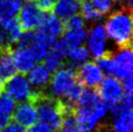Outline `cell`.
Returning a JSON list of instances; mask_svg holds the SVG:
<instances>
[{
    "instance_id": "7402d4cb",
    "label": "cell",
    "mask_w": 133,
    "mask_h": 132,
    "mask_svg": "<svg viewBox=\"0 0 133 132\" xmlns=\"http://www.w3.org/2000/svg\"><path fill=\"white\" fill-rule=\"evenodd\" d=\"M16 102L5 93L0 94V129L12 121Z\"/></svg>"
},
{
    "instance_id": "6da1fadb",
    "label": "cell",
    "mask_w": 133,
    "mask_h": 132,
    "mask_svg": "<svg viewBox=\"0 0 133 132\" xmlns=\"http://www.w3.org/2000/svg\"><path fill=\"white\" fill-rule=\"evenodd\" d=\"M109 109L94 88H84L74 107L77 132H94L106 117Z\"/></svg>"
},
{
    "instance_id": "5b68a950",
    "label": "cell",
    "mask_w": 133,
    "mask_h": 132,
    "mask_svg": "<svg viewBox=\"0 0 133 132\" xmlns=\"http://www.w3.org/2000/svg\"><path fill=\"white\" fill-rule=\"evenodd\" d=\"M34 101L37 108L38 121L49 125L54 130H57L60 127L63 117L67 112H73L68 110L61 100L50 95L39 94Z\"/></svg>"
},
{
    "instance_id": "d4e9b609",
    "label": "cell",
    "mask_w": 133,
    "mask_h": 132,
    "mask_svg": "<svg viewBox=\"0 0 133 132\" xmlns=\"http://www.w3.org/2000/svg\"><path fill=\"white\" fill-rule=\"evenodd\" d=\"M89 1L102 17L111 13L115 6L118 5L117 0H89Z\"/></svg>"
},
{
    "instance_id": "30bf717a",
    "label": "cell",
    "mask_w": 133,
    "mask_h": 132,
    "mask_svg": "<svg viewBox=\"0 0 133 132\" xmlns=\"http://www.w3.org/2000/svg\"><path fill=\"white\" fill-rule=\"evenodd\" d=\"M97 88L98 95L106 104L109 110L121 102L122 96L124 94L122 81L111 76H107L106 78L104 77Z\"/></svg>"
},
{
    "instance_id": "f1b7e54d",
    "label": "cell",
    "mask_w": 133,
    "mask_h": 132,
    "mask_svg": "<svg viewBox=\"0 0 133 132\" xmlns=\"http://www.w3.org/2000/svg\"><path fill=\"white\" fill-rule=\"evenodd\" d=\"M56 0H36V4L42 11L46 13V12L52 10V8L56 4Z\"/></svg>"
},
{
    "instance_id": "ac0fdd59",
    "label": "cell",
    "mask_w": 133,
    "mask_h": 132,
    "mask_svg": "<svg viewBox=\"0 0 133 132\" xmlns=\"http://www.w3.org/2000/svg\"><path fill=\"white\" fill-rule=\"evenodd\" d=\"M82 0H56L52 8L55 16L62 21H67L79 15Z\"/></svg>"
},
{
    "instance_id": "9a60e30c",
    "label": "cell",
    "mask_w": 133,
    "mask_h": 132,
    "mask_svg": "<svg viewBox=\"0 0 133 132\" xmlns=\"http://www.w3.org/2000/svg\"><path fill=\"white\" fill-rule=\"evenodd\" d=\"M22 33L23 30L17 18L0 23V42L3 46L17 44Z\"/></svg>"
},
{
    "instance_id": "e0dca14e",
    "label": "cell",
    "mask_w": 133,
    "mask_h": 132,
    "mask_svg": "<svg viewBox=\"0 0 133 132\" xmlns=\"http://www.w3.org/2000/svg\"><path fill=\"white\" fill-rule=\"evenodd\" d=\"M64 22L55 15H46L38 30L52 40H58L64 32Z\"/></svg>"
},
{
    "instance_id": "83f0119b",
    "label": "cell",
    "mask_w": 133,
    "mask_h": 132,
    "mask_svg": "<svg viewBox=\"0 0 133 132\" xmlns=\"http://www.w3.org/2000/svg\"><path fill=\"white\" fill-rule=\"evenodd\" d=\"M0 132H25L24 127H22V125H19L17 122H9L7 125H5L4 127L0 129Z\"/></svg>"
},
{
    "instance_id": "2e32d148",
    "label": "cell",
    "mask_w": 133,
    "mask_h": 132,
    "mask_svg": "<svg viewBox=\"0 0 133 132\" xmlns=\"http://www.w3.org/2000/svg\"><path fill=\"white\" fill-rule=\"evenodd\" d=\"M26 77L34 89L40 91L48 87L52 77V72L44 64L37 63L27 72Z\"/></svg>"
},
{
    "instance_id": "8992f818",
    "label": "cell",
    "mask_w": 133,
    "mask_h": 132,
    "mask_svg": "<svg viewBox=\"0 0 133 132\" xmlns=\"http://www.w3.org/2000/svg\"><path fill=\"white\" fill-rule=\"evenodd\" d=\"M4 90L5 94L10 96L16 103L26 100H35L40 94V91L34 89L27 80V77L22 73H17L5 82Z\"/></svg>"
},
{
    "instance_id": "4dcf8cb0",
    "label": "cell",
    "mask_w": 133,
    "mask_h": 132,
    "mask_svg": "<svg viewBox=\"0 0 133 132\" xmlns=\"http://www.w3.org/2000/svg\"><path fill=\"white\" fill-rule=\"evenodd\" d=\"M2 93V83H0V94Z\"/></svg>"
},
{
    "instance_id": "7a4b0ae2",
    "label": "cell",
    "mask_w": 133,
    "mask_h": 132,
    "mask_svg": "<svg viewBox=\"0 0 133 132\" xmlns=\"http://www.w3.org/2000/svg\"><path fill=\"white\" fill-rule=\"evenodd\" d=\"M48 88L49 95L61 100L70 111H74L75 105L84 89L78 80L77 72L72 66H61L52 72Z\"/></svg>"
},
{
    "instance_id": "603a6c76",
    "label": "cell",
    "mask_w": 133,
    "mask_h": 132,
    "mask_svg": "<svg viewBox=\"0 0 133 132\" xmlns=\"http://www.w3.org/2000/svg\"><path fill=\"white\" fill-rule=\"evenodd\" d=\"M55 45V44H54ZM65 59V55L55 46H52V50L44 58V65L48 68L51 72H55L62 66L63 60Z\"/></svg>"
},
{
    "instance_id": "d6986e66",
    "label": "cell",
    "mask_w": 133,
    "mask_h": 132,
    "mask_svg": "<svg viewBox=\"0 0 133 132\" xmlns=\"http://www.w3.org/2000/svg\"><path fill=\"white\" fill-rule=\"evenodd\" d=\"M23 4V0H0V22L16 19Z\"/></svg>"
},
{
    "instance_id": "277c9868",
    "label": "cell",
    "mask_w": 133,
    "mask_h": 132,
    "mask_svg": "<svg viewBox=\"0 0 133 132\" xmlns=\"http://www.w3.org/2000/svg\"><path fill=\"white\" fill-rule=\"evenodd\" d=\"M98 65L107 76L119 81L131 77L133 72V54L130 46L121 47L111 55L98 59Z\"/></svg>"
},
{
    "instance_id": "5bb4252c",
    "label": "cell",
    "mask_w": 133,
    "mask_h": 132,
    "mask_svg": "<svg viewBox=\"0 0 133 132\" xmlns=\"http://www.w3.org/2000/svg\"><path fill=\"white\" fill-rule=\"evenodd\" d=\"M10 51L17 71L19 73H27L35 64L38 63L35 55L28 47L17 45V47Z\"/></svg>"
},
{
    "instance_id": "4fadbf2b",
    "label": "cell",
    "mask_w": 133,
    "mask_h": 132,
    "mask_svg": "<svg viewBox=\"0 0 133 132\" xmlns=\"http://www.w3.org/2000/svg\"><path fill=\"white\" fill-rule=\"evenodd\" d=\"M14 121L22 127H30L38 121L37 108L34 100H26L16 105L13 112Z\"/></svg>"
},
{
    "instance_id": "484cf974",
    "label": "cell",
    "mask_w": 133,
    "mask_h": 132,
    "mask_svg": "<svg viewBox=\"0 0 133 132\" xmlns=\"http://www.w3.org/2000/svg\"><path fill=\"white\" fill-rule=\"evenodd\" d=\"M57 130L58 132H77L74 112H67L66 114L64 115L62 123Z\"/></svg>"
},
{
    "instance_id": "44dd1931",
    "label": "cell",
    "mask_w": 133,
    "mask_h": 132,
    "mask_svg": "<svg viewBox=\"0 0 133 132\" xmlns=\"http://www.w3.org/2000/svg\"><path fill=\"white\" fill-rule=\"evenodd\" d=\"M18 73L11 51H6L0 55V83H5Z\"/></svg>"
},
{
    "instance_id": "ba28073f",
    "label": "cell",
    "mask_w": 133,
    "mask_h": 132,
    "mask_svg": "<svg viewBox=\"0 0 133 132\" xmlns=\"http://www.w3.org/2000/svg\"><path fill=\"white\" fill-rule=\"evenodd\" d=\"M64 32L60 37V41L69 49L71 47L84 45L85 43L88 28L85 22L81 16H75L64 23Z\"/></svg>"
},
{
    "instance_id": "52a82bcc",
    "label": "cell",
    "mask_w": 133,
    "mask_h": 132,
    "mask_svg": "<svg viewBox=\"0 0 133 132\" xmlns=\"http://www.w3.org/2000/svg\"><path fill=\"white\" fill-rule=\"evenodd\" d=\"M109 42L106 30L102 23L94 22L91 27L88 29L85 47L90 57L98 60L109 55Z\"/></svg>"
},
{
    "instance_id": "f546056e",
    "label": "cell",
    "mask_w": 133,
    "mask_h": 132,
    "mask_svg": "<svg viewBox=\"0 0 133 132\" xmlns=\"http://www.w3.org/2000/svg\"><path fill=\"white\" fill-rule=\"evenodd\" d=\"M2 52H3V45L1 44V42H0V55H1Z\"/></svg>"
},
{
    "instance_id": "1f68e13d",
    "label": "cell",
    "mask_w": 133,
    "mask_h": 132,
    "mask_svg": "<svg viewBox=\"0 0 133 132\" xmlns=\"http://www.w3.org/2000/svg\"><path fill=\"white\" fill-rule=\"evenodd\" d=\"M0 23H1V22H0Z\"/></svg>"
},
{
    "instance_id": "7c38bea8",
    "label": "cell",
    "mask_w": 133,
    "mask_h": 132,
    "mask_svg": "<svg viewBox=\"0 0 133 132\" xmlns=\"http://www.w3.org/2000/svg\"><path fill=\"white\" fill-rule=\"evenodd\" d=\"M104 75L105 74L101 70L98 63L89 60L80 66L79 71L77 72L80 84L87 88H97L104 79Z\"/></svg>"
},
{
    "instance_id": "3957f363",
    "label": "cell",
    "mask_w": 133,
    "mask_h": 132,
    "mask_svg": "<svg viewBox=\"0 0 133 132\" xmlns=\"http://www.w3.org/2000/svg\"><path fill=\"white\" fill-rule=\"evenodd\" d=\"M108 39L118 48L128 47L131 44L133 32L132 15L130 9L121 8L109 13L104 22Z\"/></svg>"
},
{
    "instance_id": "9c48e42d",
    "label": "cell",
    "mask_w": 133,
    "mask_h": 132,
    "mask_svg": "<svg viewBox=\"0 0 133 132\" xmlns=\"http://www.w3.org/2000/svg\"><path fill=\"white\" fill-rule=\"evenodd\" d=\"M45 16V12L41 10L34 0H27L22 4L17 19L22 30L34 31L40 27Z\"/></svg>"
},
{
    "instance_id": "8fae6325",
    "label": "cell",
    "mask_w": 133,
    "mask_h": 132,
    "mask_svg": "<svg viewBox=\"0 0 133 132\" xmlns=\"http://www.w3.org/2000/svg\"><path fill=\"white\" fill-rule=\"evenodd\" d=\"M109 111L112 115L111 129L113 132H132V106L119 102Z\"/></svg>"
},
{
    "instance_id": "4316f807",
    "label": "cell",
    "mask_w": 133,
    "mask_h": 132,
    "mask_svg": "<svg viewBox=\"0 0 133 132\" xmlns=\"http://www.w3.org/2000/svg\"><path fill=\"white\" fill-rule=\"evenodd\" d=\"M28 132H55L56 130H54L52 127H50L49 125L42 123V122H36L34 123L32 126L28 127Z\"/></svg>"
},
{
    "instance_id": "ffe728a7",
    "label": "cell",
    "mask_w": 133,
    "mask_h": 132,
    "mask_svg": "<svg viewBox=\"0 0 133 132\" xmlns=\"http://www.w3.org/2000/svg\"><path fill=\"white\" fill-rule=\"evenodd\" d=\"M89 57L90 55L89 54V51L84 45L71 47L68 49L65 55V58L69 61V64L72 67H80L87 62Z\"/></svg>"
},
{
    "instance_id": "cb8c5ba5",
    "label": "cell",
    "mask_w": 133,
    "mask_h": 132,
    "mask_svg": "<svg viewBox=\"0 0 133 132\" xmlns=\"http://www.w3.org/2000/svg\"><path fill=\"white\" fill-rule=\"evenodd\" d=\"M81 17L84 18V21L87 22H97L103 18L99 12L93 7V5L90 3L89 0H82L81 8H80Z\"/></svg>"
}]
</instances>
